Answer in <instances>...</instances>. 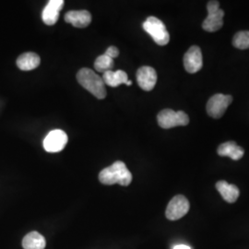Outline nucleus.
I'll list each match as a JSON object with an SVG mask.
<instances>
[{
  "label": "nucleus",
  "mask_w": 249,
  "mask_h": 249,
  "mask_svg": "<svg viewBox=\"0 0 249 249\" xmlns=\"http://www.w3.org/2000/svg\"><path fill=\"white\" fill-rule=\"evenodd\" d=\"M99 180L102 184L107 186L118 184L120 186L126 187L132 182V175L130 171L127 169L124 162L117 160L111 166H108L100 172Z\"/></svg>",
  "instance_id": "f257e3e1"
},
{
  "label": "nucleus",
  "mask_w": 249,
  "mask_h": 249,
  "mask_svg": "<svg viewBox=\"0 0 249 249\" xmlns=\"http://www.w3.org/2000/svg\"><path fill=\"white\" fill-rule=\"evenodd\" d=\"M77 80L84 89H87L96 98L105 99L107 97L106 84L103 78L90 69H81L77 74Z\"/></svg>",
  "instance_id": "f03ea898"
},
{
  "label": "nucleus",
  "mask_w": 249,
  "mask_h": 249,
  "mask_svg": "<svg viewBox=\"0 0 249 249\" xmlns=\"http://www.w3.org/2000/svg\"><path fill=\"white\" fill-rule=\"evenodd\" d=\"M143 29L151 36L157 45H166L169 43V33L164 23L159 18L149 17L143 23Z\"/></svg>",
  "instance_id": "7ed1b4c3"
},
{
  "label": "nucleus",
  "mask_w": 249,
  "mask_h": 249,
  "mask_svg": "<svg viewBox=\"0 0 249 249\" xmlns=\"http://www.w3.org/2000/svg\"><path fill=\"white\" fill-rule=\"evenodd\" d=\"M208 16L205 18L202 28L206 32L214 33L219 31L223 25L224 11L220 9V3L218 1H210L207 5Z\"/></svg>",
  "instance_id": "20e7f679"
},
{
  "label": "nucleus",
  "mask_w": 249,
  "mask_h": 249,
  "mask_svg": "<svg viewBox=\"0 0 249 249\" xmlns=\"http://www.w3.org/2000/svg\"><path fill=\"white\" fill-rule=\"evenodd\" d=\"M158 124L164 129H169L178 125H187L189 123V117L183 111H174L172 109H164L157 116Z\"/></svg>",
  "instance_id": "39448f33"
},
{
  "label": "nucleus",
  "mask_w": 249,
  "mask_h": 249,
  "mask_svg": "<svg viewBox=\"0 0 249 249\" xmlns=\"http://www.w3.org/2000/svg\"><path fill=\"white\" fill-rule=\"evenodd\" d=\"M232 102L231 95H225L222 93L215 94L211 97L207 104V113L213 118H221L224 115L225 111Z\"/></svg>",
  "instance_id": "423d86ee"
},
{
  "label": "nucleus",
  "mask_w": 249,
  "mask_h": 249,
  "mask_svg": "<svg viewBox=\"0 0 249 249\" xmlns=\"http://www.w3.org/2000/svg\"><path fill=\"white\" fill-rule=\"evenodd\" d=\"M189 207V202L186 196L182 195L174 196L166 208V218L170 221L179 220L188 213Z\"/></svg>",
  "instance_id": "0eeeda50"
},
{
  "label": "nucleus",
  "mask_w": 249,
  "mask_h": 249,
  "mask_svg": "<svg viewBox=\"0 0 249 249\" xmlns=\"http://www.w3.org/2000/svg\"><path fill=\"white\" fill-rule=\"evenodd\" d=\"M68 143V135L61 129H53L47 134L44 141V148L47 152H59Z\"/></svg>",
  "instance_id": "6e6552de"
},
{
  "label": "nucleus",
  "mask_w": 249,
  "mask_h": 249,
  "mask_svg": "<svg viewBox=\"0 0 249 249\" xmlns=\"http://www.w3.org/2000/svg\"><path fill=\"white\" fill-rule=\"evenodd\" d=\"M184 66L188 73H196L203 67L202 53L198 46H191L184 55Z\"/></svg>",
  "instance_id": "1a4fd4ad"
},
{
  "label": "nucleus",
  "mask_w": 249,
  "mask_h": 249,
  "mask_svg": "<svg viewBox=\"0 0 249 249\" xmlns=\"http://www.w3.org/2000/svg\"><path fill=\"white\" fill-rule=\"evenodd\" d=\"M137 81L142 89L150 91L155 87L157 82V73L151 67L144 66L137 72Z\"/></svg>",
  "instance_id": "9d476101"
},
{
  "label": "nucleus",
  "mask_w": 249,
  "mask_h": 249,
  "mask_svg": "<svg viewBox=\"0 0 249 249\" xmlns=\"http://www.w3.org/2000/svg\"><path fill=\"white\" fill-rule=\"evenodd\" d=\"M64 4V0H50L48 2L42 13L43 21L46 25L52 26L57 22L60 10L63 9Z\"/></svg>",
  "instance_id": "9b49d317"
},
{
  "label": "nucleus",
  "mask_w": 249,
  "mask_h": 249,
  "mask_svg": "<svg viewBox=\"0 0 249 249\" xmlns=\"http://www.w3.org/2000/svg\"><path fill=\"white\" fill-rule=\"evenodd\" d=\"M65 21L76 28H85L91 22V15L87 10H71L65 14Z\"/></svg>",
  "instance_id": "f8f14e48"
},
{
  "label": "nucleus",
  "mask_w": 249,
  "mask_h": 249,
  "mask_svg": "<svg viewBox=\"0 0 249 249\" xmlns=\"http://www.w3.org/2000/svg\"><path fill=\"white\" fill-rule=\"evenodd\" d=\"M218 154L223 157H230L231 160H238L244 156V149L239 147L234 142L223 143L218 148Z\"/></svg>",
  "instance_id": "ddd939ff"
},
{
  "label": "nucleus",
  "mask_w": 249,
  "mask_h": 249,
  "mask_svg": "<svg viewBox=\"0 0 249 249\" xmlns=\"http://www.w3.org/2000/svg\"><path fill=\"white\" fill-rule=\"evenodd\" d=\"M41 63L40 56L36 53L28 52L20 54L17 59V66L20 71H30L39 67Z\"/></svg>",
  "instance_id": "4468645a"
},
{
  "label": "nucleus",
  "mask_w": 249,
  "mask_h": 249,
  "mask_svg": "<svg viewBox=\"0 0 249 249\" xmlns=\"http://www.w3.org/2000/svg\"><path fill=\"white\" fill-rule=\"evenodd\" d=\"M216 188L222 195L223 199L228 203H234L239 196V189L234 185H231L226 181H219L216 184Z\"/></svg>",
  "instance_id": "2eb2a0df"
},
{
  "label": "nucleus",
  "mask_w": 249,
  "mask_h": 249,
  "mask_svg": "<svg viewBox=\"0 0 249 249\" xmlns=\"http://www.w3.org/2000/svg\"><path fill=\"white\" fill-rule=\"evenodd\" d=\"M45 237L38 231L29 232L22 240V248L24 249H45Z\"/></svg>",
  "instance_id": "dca6fc26"
},
{
  "label": "nucleus",
  "mask_w": 249,
  "mask_h": 249,
  "mask_svg": "<svg viewBox=\"0 0 249 249\" xmlns=\"http://www.w3.org/2000/svg\"><path fill=\"white\" fill-rule=\"evenodd\" d=\"M103 80L106 85L110 87H118L121 84H125L128 81L127 74L124 71H107L103 75Z\"/></svg>",
  "instance_id": "f3484780"
},
{
  "label": "nucleus",
  "mask_w": 249,
  "mask_h": 249,
  "mask_svg": "<svg viewBox=\"0 0 249 249\" xmlns=\"http://www.w3.org/2000/svg\"><path fill=\"white\" fill-rule=\"evenodd\" d=\"M114 68V59L107 56V54L99 55L94 62V69L98 72L106 73L107 71H111Z\"/></svg>",
  "instance_id": "a211bd4d"
},
{
  "label": "nucleus",
  "mask_w": 249,
  "mask_h": 249,
  "mask_svg": "<svg viewBox=\"0 0 249 249\" xmlns=\"http://www.w3.org/2000/svg\"><path fill=\"white\" fill-rule=\"evenodd\" d=\"M232 45L235 48H238L241 50L249 49V31H243L238 32L232 39Z\"/></svg>",
  "instance_id": "6ab92c4d"
},
{
  "label": "nucleus",
  "mask_w": 249,
  "mask_h": 249,
  "mask_svg": "<svg viewBox=\"0 0 249 249\" xmlns=\"http://www.w3.org/2000/svg\"><path fill=\"white\" fill-rule=\"evenodd\" d=\"M105 54H107V56L111 57L112 59H115L119 55V50L116 48V46H110L109 48H107V52Z\"/></svg>",
  "instance_id": "aec40b11"
},
{
  "label": "nucleus",
  "mask_w": 249,
  "mask_h": 249,
  "mask_svg": "<svg viewBox=\"0 0 249 249\" xmlns=\"http://www.w3.org/2000/svg\"><path fill=\"white\" fill-rule=\"evenodd\" d=\"M174 249H191V248H189L188 246H186V245H178L174 248Z\"/></svg>",
  "instance_id": "412c9836"
},
{
  "label": "nucleus",
  "mask_w": 249,
  "mask_h": 249,
  "mask_svg": "<svg viewBox=\"0 0 249 249\" xmlns=\"http://www.w3.org/2000/svg\"><path fill=\"white\" fill-rule=\"evenodd\" d=\"M125 84H126L127 86H130V85H132V81H131V80H128Z\"/></svg>",
  "instance_id": "4be33fe9"
}]
</instances>
